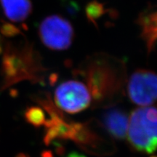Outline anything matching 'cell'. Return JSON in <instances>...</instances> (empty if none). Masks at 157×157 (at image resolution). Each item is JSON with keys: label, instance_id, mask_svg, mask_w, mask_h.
Returning <instances> with one entry per match:
<instances>
[{"label": "cell", "instance_id": "1", "mask_svg": "<svg viewBox=\"0 0 157 157\" xmlns=\"http://www.w3.org/2000/svg\"><path fill=\"white\" fill-rule=\"evenodd\" d=\"M127 138L135 151L152 154L157 150V107L141 106L129 117Z\"/></svg>", "mask_w": 157, "mask_h": 157}, {"label": "cell", "instance_id": "2", "mask_svg": "<svg viewBox=\"0 0 157 157\" xmlns=\"http://www.w3.org/2000/svg\"><path fill=\"white\" fill-rule=\"evenodd\" d=\"M116 62L105 57L95 58L86 70L90 93L98 102L113 95L119 89L121 76H117Z\"/></svg>", "mask_w": 157, "mask_h": 157}, {"label": "cell", "instance_id": "3", "mask_svg": "<svg viewBox=\"0 0 157 157\" xmlns=\"http://www.w3.org/2000/svg\"><path fill=\"white\" fill-rule=\"evenodd\" d=\"M54 99L57 106L68 113L83 111L92 102L89 88L78 80H68L59 84L55 90Z\"/></svg>", "mask_w": 157, "mask_h": 157}, {"label": "cell", "instance_id": "4", "mask_svg": "<svg viewBox=\"0 0 157 157\" xmlns=\"http://www.w3.org/2000/svg\"><path fill=\"white\" fill-rule=\"evenodd\" d=\"M39 33L45 46L53 50L68 49L74 38V29L71 23L58 15L45 17L39 25Z\"/></svg>", "mask_w": 157, "mask_h": 157}, {"label": "cell", "instance_id": "5", "mask_svg": "<svg viewBox=\"0 0 157 157\" xmlns=\"http://www.w3.org/2000/svg\"><path fill=\"white\" fill-rule=\"evenodd\" d=\"M128 97L132 103L148 106L157 101V74L146 69L135 71L129 78Z\"/></svg>", "mask_w": 157, "mask_h": 157}, {"label": "cell", "instance_id": "6", "mask_svg": "<svg viewBox=\"0 0 157 157\" xmlns=\"http://www.w3.org/2000/svg\"><path fill=\"white\" fill-rule=\"evenodd\" d=\"M102 122L108 132L117 140H124L127 135L129 117L122 109H111L103 113Z\"/></svg>", "mask_w": 157, "mask_h": 157}, {"label": "cell", "instance_id": "7", "mask_svg": "<svg viewBox=\"0 0 157 157\" xmlns=\"http://www.w3.org/2000/svg\"><path fill=\"white\" fill-rule=\"evenodd\" d=\"M0 3L6 17L13 22L25 21L32 9L29 0H0Z\"/></svg>", "mask_w": 157, "mask_h": 157}, {"label": "cell", "instance_id": "8", "mask_svg": "<svg viewBox=\"0 0 157 157\" xmlns=\"http://www.w3.org/2000/svg\"><path fill=\"white\" fill-rule=\"evenodd\" d=\"M25 119L29 123L35 127L45 125L48 121L46 115L41 108L32 106L27 109L25 112Z\"/></svg>", "mask_w": 157, "mask_h": 157}, {"label": "cell", "instance_id": "9", "mask_svg": "<svg viewBox=\"0 0 157 157\" xmlns=\"http://www.w3.org/2000/svg\"><path fill=\"white\" fill-rule=\"evenodd\" d=\"M147 13V22L150 30L157 36V9Z\"/></svg>", "mask_w": 157, "mask_h": 157}, {"label": "cell", "instance_id": "10", "mask_svg": "<svg viewBox=\"0 0 157 157\" xmlns=\"http://www.w3.org/2000/svg\"><path fill=\"white\" fill-rule=\"evenodd\" d=\"M17 157H25V156L23 154H21V155H19V156Z\"/></svg>", "mask_w": 157, "mask_h": 157}]
</instances>
